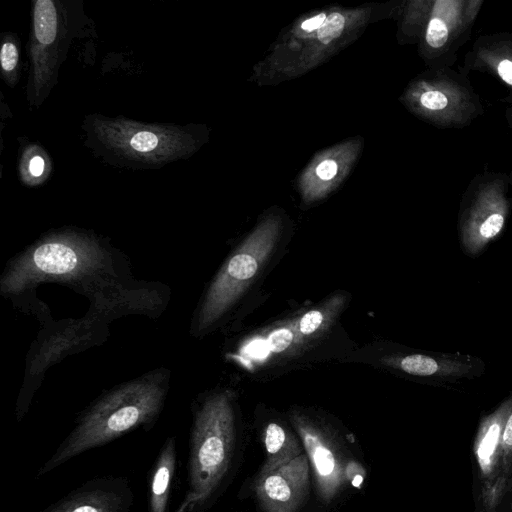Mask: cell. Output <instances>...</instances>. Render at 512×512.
I'll return each mask as SVG.
<instances>
[{"mask_svg": "<svg viewBox=\"0 0 512 512\" xmlns=\"http://www.w3.org/2000/svg\"><path fill=\"white\" fill-rule=\"evenodd\" d=\"M469 69L489 72L512 88V34L479 37L467 54Z\"/></svg>", "mask_w": 512, "mask_h": 512, "instance_id": "13", "label": "cell"}, {"mask_svg": "<svg viewBox=\"0 0 512 512\" xmlns=\"http://www.w3.org/2000/svg\"><path fill=\"white\" fill-rule=\"evenodd\" d=\"M324 316L318 310L308 311L303 315L299 322V330L304 335H309L315 332L322 324Z\"/></svg>", "mask_w": 512, "mask_h": 512, "instance_id": "22", "label": "cell"}, {"mask_svg": "<svg viewBox=\"0 0 512 512\" xmlns=\"http://www.w3.org/2000/svg\"><path fill=\"white\" fill-rule=\"evenodd\" d=\"M275 239L276 227H261L230 257L208 290L199 329L217 320L245 290L271 253Z\"/></svg>", "mask_w": 512, "mask_h": 512, "instance_id": "5", "label": "cell"}, {"mask_svg": "<svg viewBox=\"0 0 512 512\" xmlns=\"http://www.w3.org/2000/svg\"><path fill=\"white\" fill-rule=\"evenodd\" d=\"M177 465L175 437H168L153 466L149 482V512H167Z\"/></svg>", "mask_w": 512, "mask_h": 512, "instance_id": "15", "label": "cell"}, {"mask_svg": "<svg viewBox=\"0 0 512 512\" xmlns=\"http://www.w3.org/2000/svg\"><path fill=\"white\" fill-rule=\"evenodd\" d=\"M482 4V0L433 1L424 35L427 48L435 55L448 53L471 28Z\"/></svg>", "mask_w": 512, "mask_h": 512, "instance_id": "12", "label": "cell"}, {"mask_svg": "<svg viewBox=\"0 0 512 512\" xmlns=\"http://www.w3.org/2000/svg\"><path fill=\"white\" fill-rule=\"evenodd\" d=\"M292 341L293 332L287 328H281L272 332L266 342L270 351L282 352L289 347Z\"/></svg>", "mask_w": 512, "mask_h": 512, "instance_id": "20", "label": "cell"}, {"mask_svg": "<svg viewBox=\"0 0 512 512\" xmlns=\"http://www.w3.org/2000/svg\"><path fill=\"white\" fill-rule=\"evenodd\" d=\"M291 419L313 469L318 496L329 503L349 480L348 462L329 432L302 415Z\"/></svg>", "mask_w": 512, "mask_h": 512, "instance_id": "8", "label": "cell"}, {"mask_svg": "<svg viewBox=\"0 0 512 512\" xmlns=\"http://www.w3.org/2000/svg\"><path fill=\"white\" fill-rule=\"evenodd\" d=\"M133 503L129 479L103 476L84 482L36 512H129Z\"/></svg>", "mask_w": 512, "mask_h": 512, "instance_id": "11", "label": "cell"}, {"mask_svg": "<svg viewBox=\"0 0 512 512\" xmlns=\"http://www.w3.org/2000/svg\"><path fill=\"white\" fill-rule=\"evenodd\" d=\"M397 366L411 375L441 378L464 377L473 369L470 358L456 355L410 354L400 358Z\"/></svg>", "mask_w": 512, "mask_h": 512, "instance_id": "14", "label": "cell"}, {"mask_svg": "<svg viewBox=\"0 0 512 512\" xmlns=\"http://www.w3.org/2000/svg\"><path fill=\"white\" fill-rule=\"evenodd\" d=\"M501 473L507 480L512 464V412L510 413L500 441Z\"/></svg>", "mask_w": 512, "mask_h": 512, "instance_id": "18", "label": "cell"}, {"mask_svg": "<svg viewBox=\"0 0 512 512\" xmlns=\"http://www.w3.org/2000/svg\"><path fill=\"white\" fill-rule=\"evenodd\" d=\"M164 395L162 384L152 377L133 381L106 394L79 417L36 477L140 426L151 425L161 411Z\"/></svg>", "mask_w": 512, "mask_h": 512, "instance_id": "1", "label": "cell"}, {"mask_svg": "<svg viewBox=\"0 0 512 512\" xmlns=\"http://www.w3.org/2000/svg\"><path fill=\"white\" fill-rule=\"evenodd\" d=\"M511 412L512 395L481 420L475 437L473 451L480 469L485 512L495 511L506 486L501 473L500 441Z\"/></svg>", "mask_w": 512, "mask_h": 512, "instance_id": "9", "label": "cell"}, {"mask_svg": "<svg viewBox=\"0 0 512 512\" xmlns=\"http://www.w3.org/2000/svg\"><path fill=\"white\" fill-rule=\"evenodd\" d=\"M0 62L3 72L11 74L18 64V50L16 45L11 41L3 43L0 52Z\"/></svg>", "mask_w": 512, "mask_h": 512, "instance_id": "21", "label": "cell"}, {"mask_svg": "<svg viewBox=\"0 0 512 512\" xmlns=\"http://www.w3.org/2000/svg\"><path fill=\"white\" fill-rule=\"evenodd\" d=\"M344 25V17L339 13H332L326 17L323 24L317 30V37L322 43L328 44L340 36Z\"/></svg>", "mask_w": 512, "mask_h": 512, "instance_id": "19", "label": "cell"}, {"mask_svg": "<svg viewBox=\"0 0 512 512\" xmlns=\"http://www.w3.org/2000/svg\"><path fill=\"white\" fill-rule=\"evenodd\" d=\"M93 131L98 141L114 155L144 164H164L186 157L193 146L184 129L123 118H97Z\"/></svg>", "mask_w": 512, "mask_h": 512, "instance_id": "4", "label": "cell"}, {"mask_svg": "<svg viewBox=\"0 0 512 512\" xmlns=\"http://www.w3.org/2000/svg\"><path fill=\"white\" fill-rule=\"evenodd\" d=\"M265 460L258 475L272 472L303 453V444L278 423H269L263 434Z\"/></svg>", "mask_w": 512, "mask_h": 512, "instance_id": "16", "label": "cell"}, {"mask_svg": "<svg viewBox=\"0 0 512 512\" xmlns=\"http://www.w3.org/2000/svg\"><path fill=\"white\" fill-rule=\"evenodd\" d=\"M102 260V250L86 237H52L18 258L4 275L1 288L6 293H18L45 279L86 274L99 267Z\"/></svg>", "mask_w": 512, "mask_h": 512, "instance_id": "3", "label": "cell"}, {"mask_svg": "<svg viewBox=\"0 0 512 512\" xmlns=\"http://www.w3.org/2000/svg\"><path fill=\"white\" fill-rule=\"evenodd\" d=\"M34 38L38 44H52L58 34V15L51 0H38L34 6Z\"/></svg>", "mask_w": 512, "mask_h": 512, "instance_id": "17", "label": "cell"}, {"mask_svg": "<svg viewBox=\"0 0 512 512\" xmlns=\"http://www.w3.org/2000/svg\"><path fill=\"white\" fill-rule=\"evenodd\" d=\"M415 96L419 109L444 128L464 127L483 112L478 95L466 79L449 69L420 82Z\"/></svg>", "mask_w": 512, "mask_h": 512, "instance_id": "7", "label": "cell"}, {"mask_svg": "<svg viewBox=\"0 0 512 512\" xmlns=\"http://www.w3.org/2000/svg\"><path fill=\"white\" fill-rule=\"evenodd\" d=\"M45 170L44 158L38 154L33 155L28 162V172L34 178L42 176Z\"/></svg>", "mask_w": 512, "mask_h": 512, "instance_id": "24", "label": "cell"}, {"mask_svg": "<svg viewBox=\"0 0 512 512\" xmlns=\"http://www.w3.org/2000/svg\"><path fill=\"white\" fill-rule=\"evenodd\" d=\"M326 17L327 16L324 13L311 17L302 23L301 28L306 31L318 30Z\"/></svg>", "mask_w": 512, "mask_h": 512, "instance_id": "25", "label": "cell"}, {"mask_svg": "<svg viewBox=\"0 0 512 512\" xmlns=\"http://www.w3.org/2000/svg\"><path fill=\"white\" fill-rule=\"evenodd\" d=\"M505 175H480L468 187L460 218L463 249L476 255L503 230L509 212Z\"/></svg>", "mask_w": 512, "mask_h": 512, "instance_id": "6", "label": "cell"}, {"mask_svg": "<svg viewBox=\"0 0 512 512\" xmlns=\"http://www.w3.org/2000/svg\"><path fill=\"white\" fill-rule=\"evenodd\" d=\"M310 486V462L302 453L290 463L258 475L254 490L264 512H298Z\"/></svg>", "mask_w": 512, "mask_h": 512, "instance_id": "10", "label": "cell"}, {"mask_svg": "<svg viewBox=\"0 0 512 512\" xmlns=\"http://www.w3.org/2000/svg\"><path fill=\"white\" fill-rule=\"evenodd\" d=\"M506 119L510 128L512 129V105L506 111Z\"/></svg>", "mask_w": 512, "mask_h": 512, "instance_id": "26", "label": "cell"}, {"mask_svg": "<svg viewBox=\"0 0 512 512\" xmlns=\"http://www.w3.org/2000/svg\"><path fill=\"white\" fill-rule=\"evenodd\" d=\"M235 439L230 394L219 393L206 399L196 411L190 430L188 487L179 510L201 512L211 505L231 469Z\"/></svg>", "mask_w": 512, "mask_h": 512, "instance_id": "2", "label": "cell"}, {"mask_svg": "<svg viewBox=\"0 0 512 512\" xmlns=\"http://www.w3.org/2000/svg\"><path fill=\"white\" fill-rule=\"evenodd\" d=\"M316 173L319 178L330 180L337 173V164L334 160H324L317 166Z\"/></svg>", "mask_w": 512, "mask_h": 512, "instance_id": "23", "label": "cell"}]
</instances>
